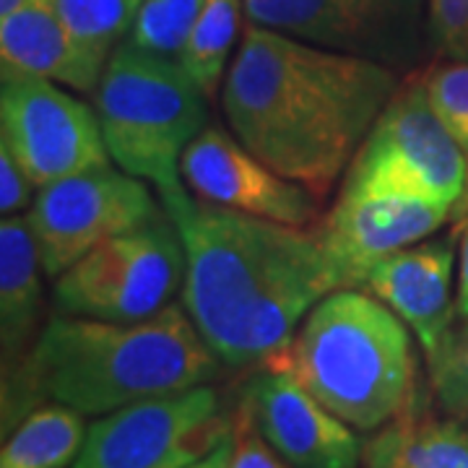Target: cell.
Masks as SVG:
<instances>
[{"label": "cell", "mask_w": 468, "mask_h": 468, "mask_svg": "<svg viewBox=\"0 0 468 468\" xmlns=\"http://www.w3.org/2000/svg\"><path fill=\"white\" fill-rule=\"evenodd\" d=\"M401 86L399 70L250 24L221 110L239 144L286 180L325 198Z\"/></svg>", "instance_id": "cell-1"}, {"label": "cell", "mask_w": 468, "mask_h": 468, "mask_svg": "<svg viewBox=\"0 0 468 468\" xmlns=\"http://www.w3.org/2000/svg\"><path fill=\"white\" fill-rule=\"evenodd\" d=\"M185 248L183 307L221 365L263 367L284 356L304 315L341 289L313 229L162 193Z\"/></svg>", "instance_id": "cell-2"}, {"label": "cell", "mask_w": 468, "mask_h": 468, "mask_svg": "<svg viewBox=\"0 0 468 468\" xmlns=\"http://www.w3.org/2000/svg\"><path fill=\"white\" fill-rule=\"evenodd\" d=\"M218 365L183 302L138 323L58 313L37 334L27 362L5 378L3 406L16 414L34 401H52L84 417H104L131 403L208 385Z\"/></svg>", "instance_id": "cell-3"}, {"label": "cell", "mask_w": 468, "mask_h": 468, "mask_svg": "<svg viewBox=\"0 0 468 468\" xmlns=\"http://www.w3.org/2000/svg\"><path fill=\"white\" fill-rule=\"evenodd\" d=\"M406 328L375 294L335 289L304 315L276 362L351 430L378 432L417 403V359Z\"/></svg>", "instance_id": "cell-4"}, {"label": "cell", "mask_w": 468, "mask_h": 468, "mask_svg": "<svg viewBox=\"0 0 468 468\" xmlns=\"http://www.w3.org/2000/svg\"><path fill=\"white\" fill-rule=\"evenodd\" d=\"M206 94L175 58L120 42L94 89V110L110 159L169 193L183 187L185 149L208 125Z\"/></svg>", "instance_id": "cell-5"}, {"label": "cell", "mask_w": 468, "mask_h": 468, "mask_svg": "<svg viewBox=\"0 0 468 468\" xmlns=\"http://www.w3.org/2000/svg\"><path fill=\"white\" fill-rule=\"evenodd\" d=\"M185 248L165 211L89 250L52 282L58 313L138 323L162 313L183 292Z\"/></svg>", "instance_id": "cell-6"}, {"label": "cell", "mask_w": 468, "mask_h": 468, "mask_svg": "<svg viewBox=\"0 0 468 468\" xmlns=\"http://www.w3.org/2000/svg\"><path fill=\"white\" fill-rule=\"evenodd\" d=\"M341 187L430 198L452 211L461 206L468 187L466 156L437 117L421 70L401 81L356 151Z\"/></svg>", "instance_id": "cell-7"}, {"label": "cell", "mask_w": 468, "mask_h": 468, "mask_svg": "<svg viewBox=\"0 0 468 468\" xmlns=\"http://www.w3.org/2000/svg\"><path fill=\"white\" fill-rule=\"evenodd\" d=\"M211 385L146 399L97 417L73 468H187L232 437Z\"/></svg>", "instance_id": "cell-8"}, {"label": "cell", "mask_w": 468, "mask_h": 468, "mask_svg": "<svg viewBox=\"0 0 468 468\" xmlns=\"http://www.w3.org/2000/svg\"><path fill=\"white\" fill-rule=\"evenodd\" d=\"M0 144L37 190L86 169L110 167L97 110L50 79L14 66L0 70Z\"/></svg>", "instance_id": "cell-9"}, {"label": "cell", "mask_w": 468, "mask_h": 468, "mask_svg": "<svg viewBox=\"0 0 468 468\" xmlns=\"http://www.w3.org/2000/svg\"><path fill=\"white\" fill-rule=\"evenodd\" d=\"M250 24L411 70L430 50L427 0H245Z\"/></svg>", "instance_id": "cell-10"}, {"label": "cell", "mask_w": 468, "mask_h": 468, "mask_svg": "<svg viewBox=\"0 0 468 468\" xmlns=\"http://www.w3.org/2000/svg\"><path fill=\"white\" fill-rule=\"evenodd\" d=\"M159 211L141 177L100 167L39 187L27 221L39 250L42 273L55 282L100 242L131 232Z\"/></svg>", "instance_id": "cell-11"}, {"label": "cell", "mask_w": 468, "mask_h": 468, "mask_svg": "<svg viewBox=\"0 0 468 468\" xmlns=\"http://www.w3.org/2000/svg\"><path fill=\"white\" fill-rule=\"evenodd\" d=\"M451 217V206L430 198L341 187L334 208L318 218L313 232L331 258L341 289H365L380 261L437 234Z\"/></svg>", "instance_id": "cell-12"}, {"label": "cell", "mask_w": 468, "mask_h": 468, "mask_svg": "<svg viewBox=\"0 0 468 468\" xmlns=\"http://www.w3.org/2000/svg\"><path fill=\"white\" fill-rule=\"evenodd\" d=\"M180 172L185 187L201 201L289 227L318 224V196L273 172L224 128L206 125L185 149Z\"/></svg>", "instance_id": "cell-13"}, {"label": "cell", "mask_w": 468, "mask_h": 468, "mask_svg": "<svg viewBox=\"0 0 468 468\" xmlns=\"http://www.w3.org/2000/svg\"><path fill=\"white\" fill-rule=\"evenodd\" d=\"M239 406L292 468H356L362 442L282 365L255 367Z\"/></svg>", "instance_id": "cell-14"}, {"label": "cell", "mask_w": 468, "mask_h": 468, "mask_svg": "<svg viewBox=\"0 0 468 468\" xmlns=\"http://www.w3.org/2000/svg\"><path fill=\"white\" fill-rule=\"evenodd\" d=\"M458 239L461 229L452 227L448 234H432L393 252L369 271L365 284L369 294L385 302L417 335L427 362L435 359L458 320L452 297Z\"/></svg>", "instance_id": "cell-15"}, {"label": "cell", "mask_w": 468, "mask_h": 468, "mask_svg": "<svg viewBox=\"0 0 468 468\" xmlns=\"http://www.w3.org/2000/svg\"><path fill=\"white\" fill-rule=\"evenodd\" d=\"M0 60L76 91H94L107 60L84 48L52 0H32L0 18Z\"/></svg>", "instance_id": "cell-16"}, {"label": "cell", "mask_w": 468, "mask_h": 468, "mask_svg": "<svg viewBox=\"0 0 468 468\" xmlns=\"http://www.w3.org/2000/svg\"><path fill=\"white\" fill-rule=\"evenodd\" d=\"M42 261L27 217H3L0 224V338L3 378L29 356L42 313Z\"/></svg>", "instance_id": "cell-17"}, {"label": "cell", "mask_w": 468, "mask_h": 468, "mask_svg": "<svg viewBox=\"0 0 468 468\" xmlns=\"http://www.w3.org/2000/svg\"><path fill=\"white\" fill-rule=\"evenodd\" d=\"M365 468H468V424L421 417L417 403L362 445Z\"/></svg>", "instance_id": "cell-18"}, {"label": "cell", "mask_w": 468, "mask_h": 468, "mask_svg": "<svg viewBox=\"0 0 468 468\" xmlns=\"http://www.w3.org/2000/svg\"><path fill=\"white\" fill-rule=\"evenodd\" d=\"M84 414L63 403L34 409L3 442L0 468H66L76 463L86 440Z\"/></svg>", "instance_id": "cell-19"}, {"label": "cell", "mask_w": 468, "mask_h": 468, "mask_svg": "<svg viewBox=\"0 0 468 468\" xmlns=\"http://www.w3.org/2000/svg\"><path fill=\"white\" fill-rule=\"evenodd\" d=\"M242 11L245 0H206L201 16L177 55V63L208 100L217 94L218 84H224L221 79L229 70L227 63L239 34Z\"/></svg>", "instance_id": "cell-20"}, {"label": "cell", "mask_w": 468, "mask_h": 468, "mask_svg": "<svg viewBox=\"0 0 468 468\" xmlns=\"http://www.w3.org/2000/svg\"><path fill=\"white\" fill-rule=\"evenodd\" d=\"M141 3L144 0H52L70 34L104 60L128 39Z\"/></svg>", "instance_id": "cell-21"}, {"label": "cell", "mask_w": 468, "mask_h": 468, "mask_svg": "<svg viewBox=\"0 0 468 468\" xmlns=\"http://www.w3.org/2000/svg\"><path fill=\"white\" fill-rule=\"evenodd\" d=\"M203 5L206 0H144L128 42L141 50L177 60Z\"/></svg>", "instance_id": "cell-22"}, {"label": "cell", "mask_w": 468, "mask_h": 468, "mask_svg": "<svg viewBox=\"0 0 468 468\" xmlns=\"http://www.w3.org/2000/svg\"><path fill=\"white\" fill-rule=\"evenodd\" d=\"M427 97L435 107L437 117L458 141L468 165V60H442L421 70ZM468 217V187L461 206L452 211V227H458Z\"/></svg>", "instance_id": "cell-23"}, {"label": "cell", "mask_w": 468, "mask_h": 468, "mask_svg": "<svg viewBox=\"0 0 468 468\" xmlns=\"http://www.w3.org/2000/svg\"><path fill=\"white\" fill-rule=\"evenodd\" d=\"M430 385L445 417L468 419V320H455L435 359L427 362Z\"/></svg>", "instance_id": "cell-24"}, {"label": "cell", "mask_w": 468, "mask_h": 468, "mask_svg": "<svg viewBox=\"0 0 468 468\" xmlns=\"http://www.w3.org/2000/svg\"><path fill=\"white\" fill-rule=\"evenodd\" d=\"M427 37L442 60H468V0H427Z\"/></svg>", "instance_id": "cell-25"}, {"label": "cell", "mask_w": 468, "mask_h": 468, "mask_svg": "<svg viewBox=\"0 0 468 468\" xmlns=\"http://www.w3.org/2000/svg\"><path fill=\"white\" fill-rule=\"evenodd\" d=\"M229 468H292L271 448L266 437L255 427L245 406L237 409L232 430V461Z\"/></svg>", "instance_id": "cell-26"}, {"label": "cell", "mask_w": 468, "mask_h": 468, "mask_svg": "<svg viewBox=\"0 0 468 468\" xmlns=\"http://www.w3.org/2000/svg\"><path fill=\"white\" fill-rule=\"evenodd\" d=\"M34 183L18 159L0 144V214L16 217L18 211L32 208Z\"/></svg>", "instance_id": "cell-27"}, {"label": "cell", "mask_w": 468, "mask_h": 468, "mask_svg": "<svg viewBox=\"0 0 468 468\" xmlns=\"http://www.w3.org/2000/svg\"><path fill=\"white\" fill-rule=\"evenodd\" d=\"M458 292H455V315L468 320V217L458 224Z\"/></svg>", "instance_id": "cell-28"}, {"label": "cell", "mask_w": 468, "mask_h": 468, "mask_svg": "<svg viewBox=\"0 0 468 468\" xmlns=\"http://www.w3.org/2000/svg\"><path fill=\"white\" fill-rule=\"evenodd\" d=\"M229 461H232V437L224 440L217 451L208 452V455L201 458L198 463H193V466L187 468H229Z\"/></svg>", "instance_id": "cell-29"}, {"label": "cell", "mask_w": 468, "mask_h": 468, "mask_svg": "<svg viewBox=\"0 0 468 468\" xmlns=\"http://www.w3.org/2000/svg\"><path fill=\"white\" fill-rule=\"evenodd\" d=\"M27 3H32V0H0V18L14 14V11H18V8L27 5Z\"/></svg>", "instance_id": "cell-30"}, {"label": "cell", "mask_w": 468, "mask_h": 468, "mask_svg": "<svg viewBox=\"0 0 468 468\" xmlns=\"http://www.w3.org/2000/svg\"><path fill=\"white\" fill-rule=\"evenodd\" d=\"M466 424H468V419H466Z\"/></svg>", "instance_id": "cell-31"}]
</instances>
